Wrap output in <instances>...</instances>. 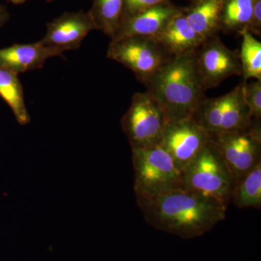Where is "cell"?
<instances>
[{"label":"cell","mask_w":261,"mask_h":261,"mask_svg":"<svg viewBox=\"0 0 261 261\" xmlns=\"http://www.w3.org/2000/svg\"><path fill=\"white\" fill-rule=\"evenodd\" d=\"M245 82L221 97H204L192 118L210 135L248 129L252 120L244 94Z\"/></svg>","instance_id":"5"},{"label":"cell","mask_w":261,"mask_h":261,"mask_svg":"<svg viewBox=\"0 0 261 261\" xmlns=\"http://www.w3.org/2000/svg\"><path fill=\"white\" fill-rule=\"evenodd\" d=\"M236 182L261 162L260 121L243 132L210 135Z\"/></svg>","instance_id":"8"},{"label":"cell","mask_w":261,"mask_h":261,"mask_svg":"<svg viewBox=\"0 0 261 261\" xmlns=\"http://www.w3.org/2000/svg\"><path fill=\"white\" fill-rule=\"evenodd\" d=\"M146 87L164 108L169 121L192 118L205 97L195 53L173 57Z\"/></svg>","instance_id":"2"},{"label":"cell","mask_w":261,"mask_h":261,"mask_svg":"<svg viewBox=\"0 0 261 261\" xmlns=\"http://www.w3.org/2000/svg\"><path fill=\"white\" fill-rule=\"evenodd\" d=\"M225 0H192L182 8L187 21L201 37L206 39L221 31V19Z\"/></svg>","instance_id":"15"},{"label":"cell","mask_w":261,"mask_h":261,"mask_svg":"<svg viewBox=\"0 0 261 261\" xmlns=\"http://www.w3.org/2000/svg\"><path fill=\"white\" fill-rule=\"evenodd\" d=\"M247 32L252 35L261 34V0L254 1L253 9L250 22L247 25Z\"/></svg>","instance_id":"23"},{"label":"cell","mask_w":261,"mask_h":261,"mask_svg":"<svg viewBox=\"0 0 261 261\" xmlns=\"http://www.w3.org/2000/svg\"><path fill=\"white\" fill-rule=\"evenodd\" d=\"M107 57L132 70L146 87L173 56L153 37H132L111 40Z\"/></svg>","instance_id":"7"},{"label":"cell","mask_w":261,"mask_h":261,"mask_svg":"<svg viewBox=\"0 0 261 261\" xmlns=\"http://www.w3.org/2000/svg\"><path fill=\"white\" fill-rule=\"evenodd\" d=\"M168 121L164 108L147 91L134 94L121 126L132 149L148 148L161 146Z\"/></svg>","instance_id":"6"},{"label":"cell","mask_w":261,"mask_h":261,"mask_svg":"<svg viewBox=\"0 0 261 261\" xmlns=\"http://www.w3.org/2000/svg\"><path fill=\"white\" fill-rule=\"evenodd\" d=\"M196 67L205 91L233 75H243L240 53L232 50L218 34L207 38L195 53Z\"/></svg>","instance_id":"9"},{"label":"cell","mask_w":261,"mask_h":261,"mask_svg":"<svg viewBox=\"0 0 261 261\" xmlns=\"http://www.w3.org/2000/svg\"><path fill=\"white\" fill-rule=\"evenodd\" d=\"M243 37L240 62L244 82L250 79L261 81V43L250 33L245 32L240 34Z\"/></svg>","instance_id":"20"},{"label":"cell","mask_w":261,"mask_h":261,"mask_svg":"<svg viewBox=\"0 0 261 261\" xmlns=\"http://www.w3.org/2000/svg\"><path fill=\"white\" fill-rule=\"evenodd\" d=\"M47 2H53L54 1V0H46Z\"/></svg>","instance_id":"26"},{"label":"cell","mask_w":261,"mask_h":261,"mask_svg":"<svg viewBox=\"0 0 261 261\" xmlns=\"http://www.w3.org/2000/svg\"><path fill=\"white\" fill-rule=\"evenodd\" d=\"M146 222L152 227L183 239L210 231L226 218L227 206L187 190L152 197H137Z\"/></svg>","instance_id":"1"},{"label":"cell","mask_w":261,"mask_h":261,"mask_svg":"<svg viewBox=\"0 0 261 261\" xmlns=\"http://www.w3.org/2000/svg\"><path fill=\"white\" fill-rule=\"evenodd\" d=\"M0 97L9 106L19 124L27 125L31 121L25 106L23 86L18 75L0 68Z\"/></svg>","instance_id":"16"},{"label":"cell","mask_w":261,"mask_h":261,"mask_svg":"<svg viewBox=\"0 0 261 261\" xmlns=\"http://www.w3.org/2000/svg\"><path fill=\"white\" fill-rule=\"evenodd\" d=\"M10 3L14 5H21L27 1V0H9Z\"/></svg>","instance_id":"25"},{"label":"cell","mask_w":261,"mask_h":261,"mask_svg":"<svg viewBox=\"0 0 261 261\" xmlns=\"http://www.w3.org/2000/svg\"><path fill=\"white\" fill-rule=\"evenodd\" d=\"M255 0H225L221 19V31L225 33L247 32Z\"/></svg>","instance_id":"19"},{"label":"cell","mask_w":261,"mask_h":261,"mask_svg":"<svg viewBox=\"0 0 261 261\" xmlns=\"http://www.w3.org/2000/svg\"><path fill=\"white\" fill-rule=\"evenodd\" d=\"M244 94L252 121H260L261 81L255 80L250 83L245 82Z\"/></svg>","instance_id":"21"},{"label":"cell","mask_w":261,"mask_h":261,"mask_svg":"<svg viewBox=\"0 0 261 261\" xmlns=\"http://www.w3.org/2000/svg\"><path fill=\"white\" fill-rule=\"evenodd\" d=\"M63 53L40 42L32 44H15L0 49V68L18 75L32 70L41 69L46 61Z\"/></svg>","instance_id":"13"},{"label":"cell","mask_w":261,"mask_h":261,"mask_svg":"<svg viewBox=\"0 0 261 261\" xmlns=\"http://www.w3.org/2000/svg\"><path fill=\"white\" fill-rule=\"evenodd\" d=\"M211 140L210 134L190 118L168 121L163 132L161 147L171 155L182 171Z\"/></svg>","instance_id":"10"},{"label":"cell","mask_w":261,"mask_h":261,"mask_svg":"<svg viewBox=\"0 0 261 261\" xmlns=\"http://www.w3.org/2000/svg\"><path fill=\"white\" fill-rule=\"evenodd\" d=\"M170 0H124L121 21Z\"/></svg>","instance_id":"22"},{"label":"cell","mask_w":261,"mask_h":261,"mask_svg":"<svg viewBox=\"0 0 261 261\" xmlns=\"http://www.w3.org/2000/svg\"><path fill=\"white\" fill-rule=\"evenodd\" d=\"M124 0H93L90 13L97 30L111 38L121 24Z\"/></svg>","instance_id":"18"},{"label":"cell","mask_w":261,"mask_h":261,"mask_svg":"<svg viewBox=\"0 0 261 261\" xmlns=\"http://www.w3.org/2000/svg\"><path fill=\"white\" fill-rule=\"evenodd\" d=\"M136 197H152L182 190V171L161 146L132 149Z\"/></svg>","instance_id":"4"},{"label":"cell","mask_w":261,"mask_h":261,"mask_svg":"<svg viewBox=\"0 0 261 261\" xmlns=\"http://www.w3.org/2000/svg\"><path fill=\"white\" fill-rule=\"evenodd\" d=\"M154 38L173 57L195 53L205 40L190 27L182 8Z\"/></svg>","instance_id":"14"},{"label":"cell","mask_w":261,"mask_h":261,"mask_svg":"<svg viewBox=\"0 0 261 261\" xmlns=\"http://www.w3.org/2000/svg\"><path fill=\"white\" fill-rule=\"evenodd\" d=\"M231 200L239 208L261 207V162L235 182Z\"/></svg>","instance_id":"17"},{"label":"cell","mask_w":261,"mask_h":261,"mask_svg":"<svg viewBox=\"0 0 261 261\" xmlns=\"http://www.w3.org/2000/svg\"><path fill=\"white\" fill-rule=\"evenodd\" d=\"M10 17V14L7 7L4 5L0 4V28L8 23Z\"/></svg>","instance_id":"24"},{"label":"cell","mask_w":261,"mask_h":261,"mask_svg":"<svg viewBox=\"0 0 261 261\" xmlns=\"http://www.w3.org/2000/svg\"><path fill=\"white\" fill-rule=\"evenodd\" d=\"M181 10L171 2L123 20L111 40L132 37H155Z\"/></svg>","instance_id":"12"},{"label":"cell","mask_w":261,"mask_h":261,"mask_svg":"<svg viewBox=\"0 0 261 261\" xmlns=\"http://www.w3.org/2000/svg\"><path fill=\"white\" fill-rule=\"evenodd\" d=\"M95 24L88 12H66L47 24V32L39 42L62 53L76 50Z\"/></svg>","instance_id":"11"},{"label":"cell","mask_w":261,"mask_h":261,"mask_svg":"<svg viewBox=\"0 0 261 261\" xmlns=\"http://www.w3.org/2000/svg\"><path fill=\"white\" fill-rule=\"evenodd\" d=\"M190 1H192V0H190Z\"/></svg>","instance_id":"27"},{"label":"cell","mask_w":261,"mask_h":261,"mask_svg":"<svg viewBox=\"0 0 261 261\" xmlns=\"http://www.w3.org/2000/svg\"><path fill=\"white\" fill-rule=\"evenodd\" d=\"M184 190L227 206L235 181L217 146L211 140L182 170Z\"/></svg>","instance_id":"3"}]
</instances>
